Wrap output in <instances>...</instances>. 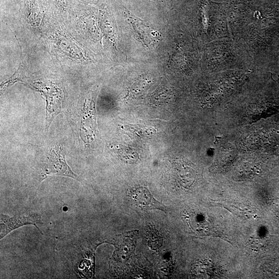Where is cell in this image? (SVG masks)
Segmentation results:
<instances>
[{
  "instance_id": "obj_1",
  "label": "cell",
  "mask_w": 279,
  "mask_h": 279,
  "mask_svg": "<svg viewBox=\"0 0 279 279\" xmlns=\"http://www.w3.org/2000/svg\"><path fill=\"white\" fill-rule=\"evenodd\" d=\"M138 230L130 231L117 235L114 240L115 250L109 260L111 267H119L126 264L131 258L136 246Z\"/></svg>"
},
{
  "instance_id": "obj_2",
  "label": "cell",
  "mask_w": 279,
  "mask_h": 279,
  "mask_svg": "<svg viewBox=\"0 0 279 279\" xmlns=\"http://www.w3.org/2000/svg\"><path fill=\"white\" fill-rule=\"evenodd\" d=\"M42 170L44 180L49 176H63L81 181L67 164L61 146H55L50 149L49 157Z\"/></svg>"
},
{
  "instance_id": "obj_3",
  "label": "cell",
  "mask_w": 279,
  "mask_h": 279,
  "mask_svg": "<svg viewBox=\"0 0 279 279\" xmlns=\"http://www.w3.org/2000/svg\"><path fill=\"white\" fill-rule=\"evenodd\" d=\"M42 224L41 217L35 213H29L27 215L20 214L10 217L8 215L1 214V234L0 240H2L7 234L13 230L20 227L26 225H33L41 232L37 224Z\"/></svg>"
},
{
  "instance_id": "obj_4",
  "label": "cell",
  "mask_w": 279,
  "mask_h": 279,
  "mask_svg": "<svg viewBox=\"0 0 279 279\" xmlns=\"http://www.w3.org/2000/svg\"><path fill=\"white\" fill-rule=\"evenodd\" d=\"M130 195L135 205L143 211L161 210L166 213L168 207L158 201L150 193L148 188L139 187L130 191Z\"/></svg>"
},
{
  "instance_id": "obj_5",
  "label": "cell",
  "mask_w": 279,
  "mask_h": 279,
  "mask_svg": "<svg viewBox=\"0 0 279 279\" xmlns=\"http://www.w3.org/2000/svg\"><path fill=\"white\" fill-rule=\"evenodd\" d=\"M189 226L194 232L198 235H209L213 234V230L207 228H213L211 225L208 226L209 222L204 219V216L200 215L193 214L190 218Z\"/></svg>"
},
{
  "instance_id": "obj_6",
  "label": "cell",
  "mask_w": 279,
  "mask_h": 279,
  "mask_svg": "<svg viewBox=\"0 0 279 279\" xmlns=\"http://www.w3.org/2000/svg\"><path fill=\"white\" fill-rule=\"evenodd\" d=\"M219 204L222 205L226 209L241 217H246L249 218L252 217L254 215V212L252 209L249 208L248 206L241 203L227 202L220 203Z\"/></svg>"
},
{
  "instance_id": "obj_7",
  "label": "cell",
  "mask_w": 279,
  "mask_h": 279,
  "mask_svg": "<svg viewBox=\"0 0 279 279\" xmlns=\"http://www.w3.org/2000/svg\"><path fill=\"white\" fill-rule=\"evenodd\" d=\"M147 237L148 244L150 249L157 250L161 248L163 245V238L156 230L151 227L149 228L147 231Z\"/></svg>"
}]
</instances>
